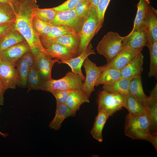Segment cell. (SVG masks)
<instances>
[{"instance_id":"cell-1","label":"cell","mask_w":157,"mask_h":157,"mask_svg":"<svg viewBox=\"0 0 157 157\" xmlns=\"http://www.w3.org/2000/svg\"><path fill=\"white\" fill-rule=\"evenodd\" d=\"M31 0H20L16 18L13 26L21 34L27 42L33 55L34 59L40 52L46 53L40 38L35 33L33 26V11L38 6Z\"/></svg>"},{"instance_id":"cell-2","label":"cell","mask_w":157,"mask_h":157,"mask_svg":"<svg viewBox=\"0 0 157 157\" xmlns=\"http://www.w3.org/2000/svg\"><path fill=\"white\" fill-rule=\"evenodd\" d=\"M125 135L132 139L148 141L151 134L150 122L146 111L142 115L132 116L127 114L124 125Z\"/></svg>"},{"instance_id":"cell-3","label":"cell","mask_w":157,"mask_h":157,"mask_svg":"<svg viewBox=\"0 0 157 157\" xmlns=\"http://www.w3.org/2000/svg\"><path fill=\"white\" fill-rule=\"evenodd\" d=\"M124 37L113 31L108 32L99 42L98 53L104 56L107 63L110 62L123 48Z\"/></svg>"},{"instance_id":"cell-4","label":"cell","mask_w":157,"mask_h":157,"mask_svg":"<svg viewBox=\"0 0 157 157\" xmlns=\"http://www.w3.org/2000/svg\"><path fill=\"white\" fill-rule=\"evenodd\" d=\"M126 95L113 93L104 90L98 94V111L104 113L108 117L121 109L125 105Z\"/></svg>"},{"instance_id":"cell-5","label":"cell","mask_w":157,"mask_h":157,"mask_svg":"<svg viewBox=\"0 0 157 157\" xmlns=\"http://www.w3.org/2000/svg\"><path fill=\"white\" fill-rule=\"evenodd\" d=\"M98 22L96 7L91 6L80 31V44L76 57L85 51L94 36L97 34Z\"/></svg>"},{"instance_id":"cell-6","label":"cell","mask_w":157,"mask_h":157,"mask_svg":"<svg viewBox=\"0 0 157 157\" xmlns=\"http://www.w3.org/2000/svg\"><path fill=\"white\" fill-rule=\"evenodd\" d=\"M83 81L79 75L69 71L62 78L57 80L52 78L44 82L41 90L49 92L54 90H81L83 83Z\"/></svg>"},{"instance_id":"cell-7","label":"cell","mask_w":157,"mask_h":157,"mask_svg":"<svg viewBox=\"0 0 157 157\" xmlns=\"http://www.w3.org/2000/svg\"><path fill=\"white\" fill-rule=\"evenodd\" d=\"M82 66L86 73L85 82L81 90L88 98L95 90L94 87L97 80L101 72L105 69V65L98 67L91 61L88 57L84 60Z\"/></svg>"},{"instance_id":"cell-8","label":"cell","mask_w":157,"mask_h":157,"mask_svg":"<svg viewBox=\"0 0 157 157\" xmlns=\"http://www.w3.org/2000/svg\"><path fill=\"white\" fill-rule=\"evenodd\" d=\"M85 18L78 17L74 9L58 12L54 18L49 23L51 26L70 27L78 33L81 31Z\"/></svg>"},{"instance_id":"cell-9","label":"cell","mask_w":157,"mask_h":157,"mask_svg":"<svg viewBox=\"0 0 157 157\" xmlns=\"http://www.w3.org/2000/svg\"><path fill=\"white\" fill-rule=\"evenodd\" d=\"M16 64L0 57V76L6 89H15L19 85V79Z\"/></svg>"},{"instance_id":"cell-10","label":"cell","mask_w":157,"mask_h":157,"mask_svg":"<svg viewBox=\"0 0 157 157\" xmlns=\"http://www.w3.org/2000/svg\"><path fill=\"white\" fill-rule=\"evenodd\" d=\"M40 38L47 54L51 58L61 60L75 57L74 53L63 45L44 37Z\"/></svg>"},{"instance_id":"cell-11","label":"cell","mask_w":157,"mask_h":157,"mask_svg":"<svg viewBox=\"0 0 157 157\" xmlns=\"http://www.w3.org/2000/svg\"><path fill=\"white\" fill-rule=\"evenodd\" d=\"M35 60V66L43 81L45 82L51 79L52 68L54 64L58 63L59 60L52 59L46 53L42 52L37 56Z\"/></svg>"},{"instance_id":"cell-12","label":"cell","mask_w":157,"mask_h":157,"mask_svg":"<svg viewBox=\"0 0 157 157\" xmlns=\"http://www.w3.org/2000/svg\"><path fill=\"white\" fill-rule=\"evenodd\" d=\"M148 38L145 30H137L131 32L124 36L123 47H129L136 50L142 49L144 46L148 47Z\"/></svg>"},{"instance_id":"cell-13","label":"cell","mask_w":157,"mask_h":157,"mask_svg":"<svg viewBox=\"0 0 157 157\" xmlns=\"http://www.w3.org/2000/svg\"><path fill=\"white\" fill-rule=\"evenodd\" d=\"M150 122V133L157 132V83L151 90L145 105Z\"/></svg>"},{"instance_id":"cell-14","label":"cell","mask_w":157,"mask_h":157,"mask_svg":"<svg viewBox=\"0 0 157 157\" xmlns=\"http://www.w3.org/2000/svg\"><path fill=\"white\" fill-rule=\"evenodd\" d=\"M142 50L123 47L110 62L104 65L106 68L113 67L121 70Z\"/></svg>"},{"instance_id":"cell-15","label":"cell","mask_w":157,"mask_h":157,"mask_svg":"<svg viewBox=\"0 0 157 157\" xmlns=\"http://www.w3.org/2000/svg\"><path fill=\"white\" fill-rule=\"evenodd\" d=\"M95 54L92 45L90 43L85 51L80 55L69 59L59 61L58 63L68 65L71 68L72 72L79 75L83 81H85V77L83 75L81 70L83 63L85 58L89 56Z\"/></svg>"},{"instance_id":"cell-16","label":"cell","mask_w":157,"mask_h":157,"mask_svg":"<svg viewBox=\"0 0 157 157\" xmlns=\"http://www.w3.org/2000/svg\"><path fill=\"white\" fill-rule=\"evenodd\" d=\"M31 50L26 41L12 46L0 52V57L16 64L26 52Z\"/></svg>"},{"instance_id":"cell-17","label":"cell","mask_w":157,"mask_h":157,"mask_svg":"<svg viewBox=\"0 0 157 157\" xmlns=\"http://www.w3.org/2000/svg\"><path fill=\"white\" fill-rule=\"evenodd\" d=\"M150 5L149 0H139L137 5V12L131 31L140 30L146 31Z\"/></svg>"},{"instance_id":"cell-18","label":"cell","mask_w":157,"mask_h":157,"mask_svg":"<svg viewBox=\"0 0 157 157\" xmlns=\"http://www.w3.org/2000/svg\"><path fill=\"white\" fill-rule=\"evenodd\" d=\"M139 52L126 65L120 70L121 78H131L141 75L143 70L144 57Z\"/></svg>"},{"instance_id":"cell-19","label":"cell","mask_w":157,"mask_h":157,"mask_svg":"<svg viewBox=\"0 0 157 157\" xmlns=\"http://www.w3.org/2000/svg\"><path fill=\"white\" fill-rule=\"evenodd\" d=\"M76 112L69 109L65 104H56L55 116L50 123V128L55 130H58L61 127V124L66 118L74 117Z\"/></svg>"},{"instance_id":"cell-20","label":"cell","mask_w":157,"mask_h":157,"mask_svg":"<svg viewBox=\"0 0 157 157\" xmlns=\"http://www.w3.org/2000/svg\"><path fill=\"white\" fill-rule=\"evenodd\" d=\"M80 32L78 33L66 34L53 39L46 38L67 48L74 53L75 57L76 56L80 44Z\"/></svg>"},{"instance_id":"cell-21","label":"cell","mask_w":157,"mask_h":157,"mask_svg":"<svg viewBox=\"0 0 157 157\" xmlns=\"http://www.w3.org/2000/svg\"><path fill=\"white\" fill-rule=\"evenodd\" d=\"M25 41L26 40L24 37L13 26L0 37V52Z\"/></svg>"},{"instance_id":"cell-22","label":"cell","mask_w":157,"mask_h":157,"mask_svg":"<svg viewBox=\"0 0 157 157\" xmlns=\"http://www.w3.org/2000/svg\"><path fill=\"white\" fill-rule=\"evenodd\" d=\"M129 92L145 107L148 97L144 92L141 75L135 76L131 78L129 85Z\"/></svg>"},{"instance_id":"cell-23","label":"cell","mask_w":157,"mask_h":157,"mask_svg":"<svg viewBox=\"0 0 157 157\" xmlns=\"http://www.w3.org/2000/svg\"><path fill=\"white\" fill-rule=\"evenodd\" d=\"M146 31L148 45H153L157 42V10L150 5Z\"/></svg>"},{"instance_id":"cell-24","label":"cell","mask_w":157,"mask_h":157,"mask_svg":"<svg viewBox=\"0 0 157 157\" xmlns=\"http://www.w3.org/2000/svg\"><path fill=\"white\" fill-rule=\"evenodd\" d=\"M89 102V98L81 90H77L71 91L65 104L71 110L76 112L82 104Z\"/></svg>"},{"instance_id":"cell-25","label":"cell","mask_w":157,"mask_h":157,"mask_svg":"<svg viewBox=\"0 0 157 157\" xmlns=\"http://www.w3.org/2000/svg\"><path fill=\"white\" fill-rule=\"evenodd\" d=\"M132 78H121L112 83L103 85V89L111 93L126 95Z\"/></svg>"},{"instance_id":"cell-26","label":"cell","mask_w":157,"mask_h":157,"mask_svg":"<svg viewBox=\"0 0 157 157\" xmlns=\"http://www.w3.org/2000/svg\"><path fill=\"white\" fill-rule=\"evenodd\" d=\"M121 77L120 70L113 67H106L97 79L95 86L112 83Z\"/></svg>"},{"instance_id":"cell-27","label":"cell","mask_w":157,"mask_h":157,"mask_svg":"<svg viewBox=\"0 0 157 157\" xmlns=\"http://www.w3.org/2000/svg\"><path fill=\"white\" fill-rule=\"evenodd\" d=\"M108 118V116L103 111H98L90 133L93 137L99 142H102L103 140L102 132Z\"/></svg>"},{"instance_id":"cell-28","label":"cell","mask_w":157,"mask_h":157,"mask_svg":"<svg viewBox=\"0 0 157 157\" xmlns=\"http://www.w3.org/2000/svg\"><path fill=\"white\" fill-rule=\"evenodd\" d=\"M16 18L13 7L8 3L0 2V25L13 24Z\"/></svg>"},{"instance_id":"cell-29","label":"cell","mask_w":157,"mask_h":157,"mask_svg":"<svg viewBox=\"0 0 157 157\" xmlns=\"http://www.w3.org/2000/svg\"><path fill=\"white\" fill-rule=\"evenodd\" d=\"M44 81L35 66L30 68L27 80V92L31 90H41Z\"/></svg>"},{"instance_id":"cell-30","label":"cell","mask_w":157,"mask_h":157,"mask_svg":"<svg viewBox=\"0 0 157 157\" xmlns=\"http://www.w3.org/2000/svg\"><path fill=\"white\" fill-rule=\"evenodd\" d=\"M126 96V102L124 107L128 111L129 115L138 116L146 111L145 107L133 95L129 92Z\"/></svg>"},{"instance_id":"cell-31","label":"cell","mask_w":157,"mask_h":157,"mask_svg":"<svg viewBox=\"0 0 157 157\" xmlns=\"http://www.w3.org/2000/svg\"><path fill=\"white\" fill-rule=\"evenodd\" d=\"M148 47L150 53V62L149 70L148 74L149 77H154L157 78V42L153 45H148Z\"/></svg>"},{"instance_id":"cell-32","label":"cell","mask_w":157,"mask_h":157,"mask_svg":"<svg viewBox=\"0 0 157 157\" xmlns=\"http://www.w3.org/2000/svg\"><path fill=\"white\" fill-rule=\"evenodd\" d=\"M33 26L35 33L39 37L48 34L50 32L52 26L49 23L44 22L33 15Z\"/></svg>"},{"instance_id":"cell-33","label":"cell","mask_w":157,"mask_h":157,"mask_svg":"<svg viewBox=\"0 0 157 157\" xmlns=\"http://www.w3.org/2000/svg\"><path fill=\"white\" fill-rule=\"evenodd\" d=\"M16 67L19 77V85L24 87L27 85V78L29 68L21 58L16 62Z\"/></svg>"},{"instance_id":"cell-34","label":"cell","mask_w":157,"mask_h":157,"mask_svg":"<svg viewBox=\"0 0 157 157\" xmlns=\"http://www.w3.org/2000/svg\"><path fill=\"white\" fill-rule=\"evenodd\" d=\"M73 33H77L70 27L63 25L52 26L51 31L48 34L40 36L51 39L66 34Z\"/></svg>"},{"instance_id":"cell-35","label":"cell","mask_w":157,"mask_h":157,"mask_svg":"<svg viewBox=\"0 0 157 157\" xmlns=\"http://www.w3.org/2000/svg\"><path fill=\"white\" fill-rule=\"evenodd\" d=\"M57 13L53 8L41 9L38 6L34 9L33 14V16L41 20L49 23L54 18Z\"/></svg>"},{"instance_id":"cell-36","label":"cell","mask_w":157,"mask_h":157,"mask_svg":"<svg viewBox=\"0 0 157 157\" xmlns=\"http://www.w3.org/2000/svg\"><path fill=\"white\" fill-rule=\"evenodd\" d=\"M110 0H100L96 7L98 18L97 33L102 26L105 12Z\"/></svg>"},{"instance_id":"cell-37","label":"cell","mask_w":157,"mask_h":157,"mask_svg":"<svg viewBox=\"0 0 157 157\" xmlns=\"http://www.w3.org/2000/svg\"><path fill=\"white\" fill-rule=\"evenodd\" d=\"M91 7V5L88 0H83L78 3L74 9L78 17L85 18Z\"/></svg>"},{"instance_id":"cell-38","label":"cell","mask_w":157,"mask_h":157,"mask_svg":"<svg viewBox=\"0 0 157 157\" xmlns=\"http://www.w3.org/2000/svg\"><path fill=\"white\" fill-rule=\"evenodd\" d=\"M72 90H54L50 91L55 97L56 104H64Z\"/></svg>"},{"instance_id":"cell-39","label":"cell","mask_w":157,"mask_h":157,"mask_svg":"<svg viewBox=\"0 0 157 157\" xmlns=\"http://www.w3.org/2000/svg\"><path fill=\"white\" fill-rule=\"evenodd\" d=\"M83 0H67L61 5L52 8L56 11L59 12L74 9L76 5Z\"/></svg>"},{"instance_id":"cell-40","label":"cell","mask_w":157,"mask_h":157,"mask_svg":"<svg viewBox=\"0 0 157 157\" xmlns=\"http://www.w3.org/2000/svg\"><path fill=\"white\" fill-rule=\"evenodd\" d=\"M29 68L35 66V60L31 50L25 53L21 58Z\"/></svg>"},{"instance_id":"cell-41","label":"cell","mask_w":157,"mask_h":157,"mask_svg":"<svg viewBox=\"0 0 157 157\" xmlns=\"http://www.w3.org/2000/svg\"><path fill=\"white\" fill-rule=\"evenodd\" d=\"M19 1L20 0H0V2L10 4L14 8L16 12L19 7Z\"/></svg>"},{"instance_id":"cell-42","label":"cell","mask_w":157,"mask_h":157,"mask_svg":"<svg viewBox=\"0 0 157 157\" xmlns=\"http://www.w3.org/2000/svg\"><path fill=\"white\" fill-rule=\"evenodd\" d=\"M148 141L151 142L157 151V132L151 133L149 136Z\"/></svg>"},{"instance_id":"cell-43","label":"cell","mask_w":157,"mask_h":157,"mask_svg":"<svg viewBox=\"0 0 157 157\" xmlns=\"http://www.w3.org/2000/svg\"><path fill=\"white\" fill-rule=\"evenodd\" d=\"M6 90L0 76V106L3 105L4 98L3 95Z\"/></svg>"},{"instance_id":"cell-44","label":"cell","mask_w":157,"mask_h":157,"mask_svg":"<svg viewBox=\"0 0 157 157\" xmlns=\"http://www.w3.org/2000/svg\"><path fill=\"white\" fill-rule=\"evenodd\" d=\"M14 24L0 25V37L3 35L10 29L13 26Z\"/></svg>"},{"instance_id":"cell-45","label":"cell","mask_w":157,"mask_h":157,"mask_svg":"<svg viewBox=\"0 0 157 157\" xmlns=\"http://www.w3.org/2000/svg\"><path fill=\"white\" fill-rule=\"evenodd\" d=\"M92 6L96 7L100 0H88Z\"/></svg>"},{"instance_id":"cell-46","label":"cell","mask_w":157,"mask_h":157,"mask_svg":"<svg viewBox=\"0 0 157 157\" xmlns=\"http://www.w3.org/2000/svg\"><path fill=\"white\" fill-rule=\"evenodd\" d=\"M0 135L2 136L3 137L6 138L8 136V135L7 133H3L0 131Z\"/></svg>"},{"instance_id":"cell-47","label":"cell","mask_w":157,"mask_h":157,"mask_svg":"<svg viewBox=\"0 0 157 157\" xmlns=\"http://www.w3.org/2000/svg\"><path fill=\"white\" fill-rule=\"evenodd\" d=\"M34 2H35L37 3V0H31Z\"/></svg>"}]
</instances>
